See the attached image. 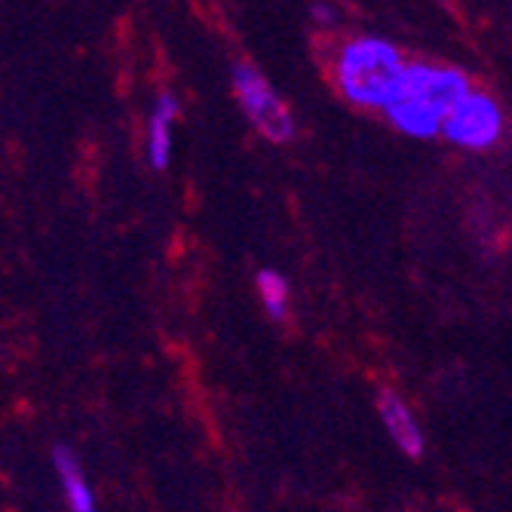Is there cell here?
<instances>
[{
  "mask_svg": "<svg viewBox=\"0 0 512 512\" xmlns=\"http://www.w3.org/2000/svg\"><path fill=\"white\" fill-rule=\"evenodd\" d=\"M470 86L467 71L454 65L408 59L381 114L408 138H439L445 114Z\"/></svg>",
  "mask_w": 512,
  "mask_h": 512,
  "instance_id": "1",
  "label": "cell"
},
{
  "mask_svg": "<svg viewBox=\"0 0 512 512\" xmlns=\"http://www.w3.org/2000/svg\"><path fill=\"white\" fill-rule=\"evenodd\" d=\"M405 53L381 34H347L329 50V80L338 96L359 111H381L399 74L405 68Z\"/></svg>",
  "mask_w": 512,
  "mask_h": 512,
  "instance_id": "2",
  "label": "cell"
},
{
  "mask_svg": "<svg viewBox=\"0 0 512 512\" xmlns=\"http://www.w3.org/2000/svg\"><path fill=\"white\" fill-rule=\"evenodd\" d=\"M230 86H234V96L252 129L267 138L273 145H289L298 135V123L292 108L283 102V96L270 86L264 71L252 62H237L234 74H230Z\"/></svg>",
  "mask_w": 512,
  "mask_h": 512,
  "instance_id": "3",
  "label": "cell"
},
{
  "mask_svg": "<svg viewBox=\"0 0 512 512\" xmlns=\"http://www.w3.org/2000/svg\"><path fill=\"white\" fill-rule=\"evenodd\" d=\"M506 135V111L497 96L488 89L470 86L463 96L454 102V108L442 120L439 138L460 151L485 154L494 151Z\"/></svg>",
  "mask_w": 512,
  "mask_h": 512,
  "instance_id": "4",
  "label": "cell"
},
{
  "mask_svg": "<svg viewBox=\"0 0 512 512\" xmlns=\"http://www.w3.org/2000/svg\"><path fill=\"white\" fill-rule=\"evenodd\" d=\"M378 414H381V424H384L387 436L393 439V445H396L405 457H411V460L424 457V451H427L424 430H421V424H417V417H414L411 405H408L399 393L381 390V393H378Z\"/></svg>",
  "mask_w": 512,
  "mask_h": 512,
  "instance_id": "5",
  "label": "cell"
},
{
  "mask_svg": "<svg viewBox=\"0 0 512 512\" xmlns=\"http://www.w3.org/2000/svg\"><path fill=\"white\" fill-rule=\"evenodd\" d=\"M181 117V102L175 92H160L151 117H148V129H145V151H148V163L151 169L163 172L172 163V129L175 120Z\"/></svg>",
  "mask_w": 512,
  "mask_h": 512,
  "instance_id": "6",
  "label": "cell"
},
{
  "mask_svg": "<svg viewBox=\"0 0 512 512\" xmlns=\"http://www.w3.org/2000/svg\"><path fill=\"white\" fill-rule=\"evenodd\" d=\"M53 467H56V476L62 482V491H65L71 512H99L96 497H92V488H89V479L80 467V460L71 454V448L59 445L53 451Z\"/></svg>",
  "mask_w": 512,
  "mask_h": 512,
  "instance_id": "7",
  "label": "cell"
},
{
  "mask_svg": "<svg viewBox=\"0 0 512 512\" xmlns=\"http://www.w3.org/2000/svg\"><path fill=\"white\" fill-rule=\"evenodd\" d=\"M255 292L267 310L270 319L276 322H283L289 316V298H292V289L286 283V276L283 273H276V270H258L255 273Z\"/></svg>",
  "mask_w": 512,
  "mask_h": 512,
  "instance_id": "8",
  "label": "cell"
},
{
  "mask_svg": "<svg viewBox=\"0 0 512 512\" xmlns=\"http://www.w3.org/2000/svg\"><path fill=\"white\" fill-rule=\"evenodd\" d=\"M313 16H316V25H332V19H335V10H332V4H319L316 10H313Z\"/></svg>",
  "mask_w": 512,
  "mask_h": 512,
  "instance_id": "9",
  "label": "cell"
}]
</instances>
